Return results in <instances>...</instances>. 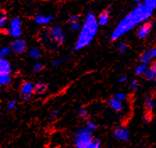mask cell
Listing matches in <instances>:
<instances>
[{
    "instance_id": "4",
    "label": "cell",
    "mask_w": 156,
    "mask_h": 148,
    "mask_svg": "<svg viewBox=\"0 0 156 148\" xmlns=\"http://www.w3.org/2000/svg\"><path fill=\"white\" fill-rule=\"evenodd\" d=\"M48 36L53 43L58 46L63 44V43L65 42V33L60 26L51 27L48 33Z\"/></svg>"
},
{
    "instance_id": "19",
    "label": "cell",
    "mask_w": 156,
    "mask_h": 148,
    "mask_svg": "<svg viewBox=\"0 0 156 148\" xmlns=\"http://www.w3.org/2000/svg\"><path fill=\"white\" fill-rule=\"evenodd\" d=\"M148 68V66L144 64H142V63H139L136 67H135L134 73L136 76H144V74L145 72L146 69Z\"/></svg>"
},
{
    "instance_id": "15",
    "label": "cell",
    "mask_w": 156,
    "mask_h": 148,
    "mask_svg": "<svg viewBox=\"0 0 156 148\" xmlns=\"http://www.w3.org/2000/svg\"><path fill=\"white\" fill-rule=\"evenodd\" d=\"M96 19H97V23L99 25L104 26L107 25L110 21V9H106L104 12H102L101 14L99 15L98 18Z\"/></svg>"
},
{
    "instance_id": "27",
    "label": "cell",
    "mask_w": 156,
    "mask_h": 148,
    "mask_svg": "<svg viewBox=\"0 0 156 148\" xmlns=\"http://www.w3.org/2000/svg\"><path fill=\"white\" fill-rule=\"evenodd\" d=\"M70 29L72 30L73 31H80V28H81V23L80 20L74 22H70Z\"/></svg>"
},
{
    "instance_id": "12",
    "label": "cell",
    "mask_w": 156,
    "mask_h": 148,
    "mask_svg": "<svg viewBox=\"0 0 156 148\" xmlns=\"http://www.w3.org/2000/svg\"><path fill=\"white\" fill-rule=\"evenodd\" d=\"M34 20H35V22L37 25H46L51 23V20H53V16L51 15H36Z\"/></svg>"
},
{
    "instance_id": "10",
    "label": "cell",
    "mask_w": 156,
    "mask_h": 148,
    "mask_svg": "<svg viewBox=\"0 0 156 148\" xmlns=\"http://www.w3.org/2000/svg\"><path fill=\"white\" fill-rule=\"evenodd\" d=\"M114 138L119 141H127L130 138V132L126 127L120 126L116 128L113 132Z\"/></svg>"
},
{
    "instance_id": "23",
    "label": "cell",
    "mask_w": 156,
    "mask_h": 148,
    "mask_svg": "<svg viewBox=\"0 0 156 148\" xmlns=\"http://www.w3.org/2000/svg\"><path fill=\"white\" fill-rule=\"evenodd\" d=\"M8 25V18L4 13L0 12V30L4 29Z\"/></svg>"
},
{
    "instance_id": "21",
    "label": "cell",
    "mask_w": 156,
    "mask_h": 148,
    "mask_svg": "<svg viewBox=\"0 0 156 148\" xmlns=\"http://www.w3.org/2000/svg\"><path fill=\"white\" fill-rule=\"evenodd\" d=\"M116 48H117V51L119 52L120 54H124L126 53L128 49V45L126 42L124 41H120L119 43H117V46H116Z\"/></svg>"
},
{
    "instance_id": "17",
    "label": "cell",
    "mask_w": 156,
    "mask_h": 148,
    "mask_svg": "<svg viewBox=\"0 0 156 148\" xmlns=\"http://www.w3.org/2000/svg\"><path fill=\"white\" fill-rule=\"evenodd\" d=\"M10 74H0V88L2 87H6L11 82Z\"/></svg>"
},
{
    "instance_id": "29",
    "label": "cell",
    "mask_w": 156,
    "mask_h": 148,
    "mask_svg": "<svg viewBox=\"0 0 156 148\" xmlns=\"http://www.w3.org/2000/svg\"><path fill=\"white\" fill-rule=\"evenodd\" d=\"M66 61V58H56L53 61L51 62V66L52 67H57L59 66L60 65H62V63H64Z\"/></svg>"
},
{
    "instance_id": "6",
    "label": "cell",
    "mask_w": 156,
    "mask_h": 148,
    "mask_svg": "<svg viewBox=\"0 0 156 148\" xmlns=\"http://www.w3.org/2000/svg\"><path fill=\"white\" fill-rule=\"evenodd\" d=\"M11 53L15 54H21L25 53L27 48V44L26 41L22 38H16L10 44Z\"/></svg>"
},
{
    "instance_id": "16",
    "label": "cell",
    "mask_w": 156,
    "mask_h": 148,
    "mask_svg": "<svg viewBox=\"0 0 156 148\" xmlns=\"http://www.w3.org/2000/svg\"><path fill=\"white\" fill-rule=\"evenodd\" d=\"M28 55L30 58L32 59H38L42 56V52L39 47H30L28 50Z\"/></svg>"
},
{
    "instance_id": "28",
    "label": "cell",
    "mask_w": 156,
    "mask_h": 148,
    "mask_svg": "<svg viewBox=\"0 0 156 148\" xmlns=\"http://www.w3.org/2000/svg\"><path fill=\"white\" fill-rule=\"evenodd\" d=\"M78 114L80 117H81L82 119H86L89 115V113H88L87 109H83V108H81V109H79L78 111Z\"/></svg>"
},
{
    "instance_id": "14",
    "label": "cell",
    "mask_w": 156,
    "mask_h": 148,
    "mask_svg": "<svg viewBox=\"0 0 156 148\" xmlns=\"http://www.w3.org/2000/svg\"><path fill=\"white\" fill-rule=\"evenodd\" d=\"M109 106L115 112H121L124 108V102L117 100L116 98H112L109 100Z\"/></svg>"
},
{
    "instance_id": "7",
    "label": "cell",
    "mask_w": 156,
    "mask_h": 148,
    "mask_svg": "<svg viewBox=\"0 0 156 148\" xmlns=\"http://www.w3.org/2000/svg\"><path fill=\"white\" fill-rule=\"evenodd\" d=\"M35 93V84L31 81H26L20 87V95L24 100H29Z\"/></svg>"
},
{
    "instance_id": "5",
    "label": "cell",
    "mask_w": 156,
    "mask_h": 148,
    "mask_svg": "<svg viewBox=\"0 0 156 148\" xmlns=\"http://www.w3.org/2000/svg\"><path fill=\"white\" fill-rule=\"evenodd\" d=\"M9 35L14 38H19L22 34V23L21 20L18 17L14 18L9 24L8 28Z\"/></svg>"
},
{
    "instance_id": "25",
    "label": "cell",
    "mask_w": 156,
    "mask_h": 148,
    "mask_svg": "<svg viewBox=\"0 0 156 148\" xmlns=\"http://www.w3.org/2000/svg\"><path fill=\"white\" fill-rule=\"evenodd\" d=\"M129 87H130V90L133 92H136L138 90V88H139V81L136 79L133 80L130 82V84H129Z\"/></svg>"
},
{
    "instance_id": "34",
    "label": "cell",
    "mask_w": 156,
    "mask_h": 148,
    "mask_svg": "<svg viewBox=\"0 0 156 148\" xmlns=\"http://www.w3.org/2000/svg\"><path fill=\"white\" fill-rule=\"evenodd\" d=\"M135 2H138V3H142V2H144V0H134Z\"/></svg>"
},
{
    "instance_id": "32",
    "label": "cell",
    "mask_w": 156,
    "mask_h": 148,
    "mask_svg": "<svg viewBox=\"0 0 156 148\" xmlns=\"http://www.w3.org/2000/svg\"><path fill=\"white\" fill-rule=\"evenodd\" d=\"M59 115H60V110L59 109H54L50 113V117H51V119H56Z\"/></svg>"
},
{
    "instance_id": "35",
    "label": "cell",
    "mask_w": 156,
    "mask_h": 148,
    "mask_svg": "<svg viewBox=\"0 0 156 148\" xmlns=\"http://www.w3.org/2000/svg\"><path fill=\"white\" fill-rule=\"evenodd\" d=\"M100 148H102V147H101H101H100Z\"/></svg>"
},
{
    "instance_id": "31",
    "label": "cell",
    "mask_w": 156,
    "mask_h": 148,
    "mask_svg": "<svg viewBox=\"0 0 156 148\" xmlns=\"http://www.w3.org/2000/svg\"><path fill=\"white\" fill-rule=\"evenodd\" d=\"M16 105H17V102L15 101V100H11L8 102L7 104V108L8 109H9V110H12V109H14L16 107Z\"/></svg>"
},
{
    "instance_id": "30",
    "label": "cell",
    "mask_w": 156,
    "mask_h": 148,
    "mask_svg": "<svg viewBox=\"0 0 156 148\" xmlns=\"http://www.w3.org/2000/svg\"><path fill=\"white\" fill-rule=\"evenodd\" d=\"M85 127L89 129L91 131H94V130H96L97 129V125H96V124H94V122H91V121H88L87 123H86V125Z\"/></svg>"
},
{
    "instance_id": "3",
    "label": "cell",
    "mask_w": 156,
    "mask_h": 148,
    "mask_svg": "<svg viewBox=\"0 0 156 148\" xmlns=\"http://www.w3.org/2000/svg\"><path fill=\"white\" fill-rule=\"evenodd\" d=\"M74 146L75 148H89L93 139V131L86 127L78 130L74 133Z\"/></svg>"
},
{
    "instance_id": "8",
    "label": "cell",
    "mask_w": 156,
    "mask_h": 148,
    "mask_svg": "<svg viewBox=\"0 0 156 148\" xmlns=\"http://www.w3.org/2000/svg\"><path fill=\"white\" fill-rule=\"evenodd\" d=\"M156 56V48L151 47L146 51H144L139 58V63L144 64L147 66H149L154 61Z\"/></svg>"
},
{
    "instance_id": "26",
    "label": "cell",
    "mask_w": 156,
    "mask_h": 148,
    "mask_svg": "<svg viewBox=\"0 0 156 148\" xmlns=\"http://www.w3.org/2000/svg\"><path fill=\"white\" fill-rule=\"evenodd\" d=\"M113 98L119 100V101L122 102H125L127 100V95L126 93H124V92H117L113 96Z\"/></svg>"
},
{
    "instance_id": "18",
    "label": "cell",
    "mask_w": 156,
    "mask_h": 148,
    "mask_svg": "<svg viewBox=\"0 0 156 148\" xmlns=\"http://www.w3.org/2000/svg\"><path fill=\"white\" fill-rule=\"evenodd\" d=\"M47 89V85L44 83L42 81L38 82V83L35 84V93L41 94L44 93Z\"/></svg>"
},
{
    "instance_id": "1",
    "label": "cell",
    "mask_w": 156,
    "mask_h": 148,
    "mask_svg": "<svg viewBox=\"0 0 156 148\" xmlns=\"http://www.w3.org/2000/svg\"><path fill=\"white\" fill-rule=\"evenodd\" d=\"M154 10L150 9L144 3H139L117 24L111 34V41H116L136 26L147 21L153 15Z\"/></svg>"
},
{
    "instance_id": "9",
    "label": "cell",
    "mask_w": 156,
    "mask_h": 148,
    "mask_svg": "<svg viewBox=\"0 0 156 148\" xmlns=\"http://www.w3.org/2000/svg\"><path fill=\"white\" fill-rule=\"evenodd\" d=\"M153 25L151 22H144L137 30V36L139 39H144L149 36L152 31Z\"/></svg>"
},
{
    "instance_id": "33",
    "label": "cell",
    "mask_w": 156,
    "mask_h": 148,
    "mask_svg": "<svg viewBox=\"0 0 156 148\" xmlns=\"http://www.w3.org/2000/svg\"><path fill=\"white\" fill-rule=\"evenodd\" d=\"M127 80V76H122V77H120L119 82H120V83H125V82H126Z\"/></svg>"
},
{
    "instance_id": "11",
    "label": "cell",
    "mask_w": 156,
    "mask_h": 148,
    "mask_svg": "<svg viewBox=\"0 0 156 148\" xmlns=\"http://www.w3.org/2000/svg\"><path fill=\"white\" fill-rule=\"evenodd\" d=\"M144 76L147 80L154 81L156 78V65L154 63H152L151 65L148 66L146 69L145 72L144 74Z\"/></svg>"
},
{
    "instance_id": "20",
    "label": "cell",
    "mask_w": 156,
    "mask_h": 148,
    "mask_svg": "<svg viewBox=\"0 0 156 148\" xmlns=\"http://www.w3.org/2000/svg\"><path fill=\"white\" fill-rule=\"evenodd\" d=\"M144 106H145L146 109L149 112L152 111L153 109H154V107H155V102L154 100V98H151V97L146 98L145 101H144Z\"/></svg>"
},
{
    "instance_id": "13",
    "label": "cell",
    "mask_w": 156,
    "mask_h": 148,
    "mask_svg": "<svg viewBox=\"0 0 156 148\" xmlns=\"http://www.w3.org/2000/svg\"><path fill=\"white\" fill-rule=\"evenodd\" d=\"M11 70L10 62L7 58H0V74H10Z\"/></svg>"
},
{
    "instance_id": "2",
    "label": "cell",
    "mask_w": 156,
    "mask_h": 148,
    "mask_svg": "<svg viewBox=\"0 0 156 148\" xmlns=\"http://www.w3.org/2000/svg\"><path fill=\"white\" fill-rule=\"evenodd\" d=\"M98 29L99 25L97 23L96 16L91 12L88 13L83 24L81 25L79 36L73 47V50L80 51L88 47L97 35Z\"/></svg>"
},
{
    "instance_id": "22",
    "label": "cell",
    "mask_w": 156,
    "mask_h": 148,
    "mask_svg": "<svg viewBox=\"0 0 156 148\" xmlns=\"http://www.w3.org/2000/svg\"><path fill=\"white\" fill-rule=\"evenodd\" d=\"M11 54L10 47L4 46L0 48V58H7L9 54Z\"/></svg>"
},
{
    "instance_id": "24",
    "label": "cell",
    "mask_w": 156,
    "mask_h": 148,
    "mask_svg": "<svg viewBox=\"0 0 156 148\" xmlns=\"http://www.w3.org/2000/svg\"><path fill=\"white\" fill-rule=\"evenodd\" d=\"M44 69V65L41 62H37L35 63L32 66V70L33 72L35 73H39L41 71H42V69Z\"/></svg>"
},
{
    "instance_id": "36",
    "label": "cell",
    "mask_w": 156,
    "mask_h": 148,
    "mask_svg": "<svg viewBox=\"0 0 156 148\" xmlns=\"http://www.w3.org/2000/svg\"><path fill=\"white\" fill-rule=\"evenodd\" d=\"M0 12H1V11H0Z\"/></svg>"
}]
</instances>
